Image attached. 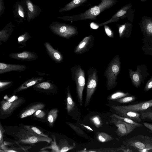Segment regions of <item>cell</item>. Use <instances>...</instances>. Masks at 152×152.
Instances as JSON below:
<instances>
[{
  "mask_svg": "<svg viewBox=\"0 0 152 152\" xmlns=\"http://www.w3.org/2000/svg\"><path fill=\"white\" fill-rule=\"evenodd\" d=\"M118 2L116 0H101L98 4L90 7L83 12L72 16L57 17V18L70 22L87 19L94 20L97 19V16L101 13L111 8Z\"/></svg>",
  "mask_w": 152,
  "mask_h": 152,
  "instance_id": "obj_1",
  "label": "cell"
},
{
  "mask_svg": "<svg viewBox=\"0 0 152 152\" xmlns=\"http://www.w3.org/2000/svg\"><path fill=\"white\" fill-rule=\"evenodd\" d=\"M20 127L21 129L12 133V136L15 139V142L18 144L34 145L40 142H45L49 143L52 141V139L50 137L36 135Z\"/></svg>",
  "mask_w": 152,
  "mask_h": 152,
  "instance_id": "obj_2",
  "label": "cell"
},
{
  "mask_svg": "<svg viewBox=\"0 0 152 152\" xmlns=\"http://www.w3.org/2000/svg\"><path fill=\"white\" fill-rule=\"evenodd\" d=\"M25 101L23 97L15 95L10 97L5 96L0 102V118L4 119L10 116Z\"/></svg>",
  "mask_w": 152,
  "mask_h": 152,
  "instance_id": "obj_3",
  "label": "cell"
},
{
  "mask_svg": "<svg viewBox=\"0 0 152 152\" xmlns=\"http://www.w3.org/2000/svg\"><path fill=\"white\" fill-rule=\"evenodd\" d=\"M121 61L118 55L115 56L110 62L104 72L108 90L115 88L117 84V76L121 70Z\"/></svg>",
  "mask_w": 152,
  "mask_h": 152,
  "instance_id": "obj_4",
  "label": "cell"
},
{
  "mask_svg": "<svg viewBox=\"0 0 152 152\" xmlns=\"http://www.w3.org/2000/svg\"><path fill=\"white\" fill-rule=\"evenodd\" d=\"M72 80L76 85V91L80 105H83V92L85 84V73L80 65H75L70 69Z\"/></svg>",
  "mask_w": 152,
  "mask_h": 152,
  "instance_id": "obj_5",
  "label": "cell"
},
{
  "mask_svg": "<svg viewBox=\"0 0 152 152\" xmlns=\"http://www.w3.org/2000/svg\"><path fill=\"white\" fill-rule=\"evenodd\" d=\"M49 28L55 35L66 39H69L78 34L76 26L64 23L53 22L50 24Z\"/></svg>",
  "mask_w": 152,
  "mask_h": 152,
  "instance_id": "obj_6",
  "label": "cell"
},
{
  "mask_svg": "<svg viewBox=\"0 0 152 152\" xmlns=\"http://www.w3.org/2000/svg\"><path fill=\"white\" fill-rule=\"evenodd\" d=\"M123 143L124 145L132 147L139 151L144 149L148 152L152 151V138L148 136H135L125 140Z\"/></svg>",
  "mask_w": 152,
  "mask_h": 152,
  "instance_id": "obj_7",
  "label": "cell"
},
{
  "mask_svg": "<svg viewBox=\"0 0 152 152\" xmlns=\"http://www.w3.org/2000/svg\"><path fill=\"white\" fill-rule=\"evenodd\" d=\"M88 80L86 94L84 104L85 107L89 104L91 97L96 90L98 85V77L96 69L90 67L88 70Z\"/></svg>",
  "mask_w": 152,
  "mask_h": 152,
  "instance_id": "obj_8",
  "label": "cell"
},
{
  "mask_svg": "<svg viewBox=\"0 0 152 152\" xmlns=\"http://www.w3.org/2000/svg\"><path fill=\"white\" fill-rule=\"evenodd\" d=\"M129 74L133 85L137 88L140 87L142 83H144L149 75L147 66L143 65H137L135 71L129 69Z\"/></svg>",
  "mask_w": 152,
  "mask_h": 152,
  "instance_id": "obj_9",
  "label": "cell"
},
{
  "mask_svg": "<svg viewBox=\"0 0 152 152\" xmlns=\"http://www.w3.org/2000/svg\"><path fill=\"white\" fill-rule=\"evenodd\" d=\"M110 117V121L117 127L116 134L119 136L121 137L126 135L138 127L136 125L126 123L115 117L113 114Z\"/></svg>",
  "mask_w": 152,
  "mask_h": 152,
  "instance_id": "obj_10",
  "label": "cell"
},
{
  "mask_svg": "<svg viewBox=\"0 0 152 152\" xmlns=\"http://www.w3.org/2000/svg\"><path fill=\"white\" fill-rule=\"evenodd\" d=\"M132 4L131 3L127 4L124 6L117 12L114 14L108 20L102 23H97L98 26H101L109 23L117 22L120 19H124L128 17V14L132 12Z\"/></svg>",
  "mask_w": 152,
  "mask_h": 152,
  "instance_id": "obj_11",
  "label": "cell"
},
{
  "mask_svg": "<svg viewBox=\"0 0 152 152\" xmlns=\"http://www.w3.org/2000/svg\"><path fill=\"white\" fill-rule=\"evenodd\" d=\"M94 37L92 35L84 38L76 46L74 52L77 54H81L88 51L94 46Z\"/></svg>",
  "mask_w": 152,
  "mask_h": 152,
  "instance_id": "obj_12",
  "label": "cell"
},
{
  "mask_svg": "<svg viewBox=\"0 0 152 152\" xmlns=\"http://www.w3.org/2000/svg\"><path fill=\"white\" fill-rule=\"evenodd\" d=\"M111 107L118 115L130 118L136 122H140L141 121L139 113L125 109L121 106L112 105Z\"/></svg>",
  "mask_w": 152,
  "mask_h": 152,
  "instance_id": "obj_13",
  "label": "cell"
},
{
  "mask_svg": "<svg viewBox=\"0 0 152 152\" xmlns=\"http://www.w3.org/2000/svg\"><path fill=\"white\" fill-rule=\"evenodd\" d=\"M34 90L42 93L50 94L57 92V87L51 80L43 81L33 86Z\"/></svg>",
  "mask_w": 152,
  "mask_h": 152,
  "instance_id": "obj_14",
  "label": "cell"
},
{
  "mask_svg": "<svg viewBox=\"0 0 152 152\" xmlns=\"http://www.w3.org/2000/svg\"><path fill=\"white\" fill-rule=\"evenodd\" d=\"M45 104L40 102L32 103L21 110L18 114L20 118H25L34 114L37 111L44 109Z\"/></svg>",
  "mask_w": 152,
  "mask_h": 152,
  "instance_id": "obj_15",
  "label": "cell"
},
{
  "mask_svg": "<svg viewBox=\"0 0 152 152\" xmlns=\"http://www.w3.org/2000/svg\"><path fill=\"white\" fill-rule=\"evenodd\" d=\"M139 24L143 37L145 38H151L152 18L147 16L142 17Z\"/></svg>",
  "mask_w": 152,
  "mask_h": 152,
  "instance_id": "obj_16",
  "label": "cell"
},
{
  "mask_svg": "<svg viewBox=\"0 0 152 152\" xmlns=\"http://www.w3.org/2000/svg\"><path fill=\"white\" fill-rule=\"evenodd\" d=\"M3 143L0 148L6 152H28L31 147V145L22 146L15 142H15H4Z\"/></svg>",
  "mask_w": 152,
  "mask_h": 152,
  "instance_id": "obj_17",
  "label": "cell"
},
{
  "mask_svg": "<svg viewBox=\"0 0 152 152\" xmlns=\"http://www.w3.org/2000/svg\"><path fill=\"white\" fill-rule=\"evenodd\" d=\"M46 51L50 58L56 63L59 64L64 60V57L58 50L55 49L48 42L44 43Z\"/></svg>",
  "mask_w": 152,
  "mask_h": 152,
  "instance_id": "obj_18",
  "label": "cell"
},
{
  "mask_svg": "<svg viewBox=\"0 0 152 152\" xmlns=\"http://www.w3.org/2000/svg\"><path fill=\"white\" fill-rule=\"evenodd\" d=\"M9 56L10 58L15 59L28 61H34L38 58V56L36 53L33 51H28L11 53Z\"/></svg>",
  "mask_w": 152,
  "mask_h": 152,
  "instance_id": "obj_19",
  "label": "cell"
},
{
  "mask_svg": "<svg viewBox=\"0 0 152 152\" xmlns=\"http://www.w3.org/2000/svg\"><path fill=\"white\" fill-rule=\"evenodd\" d=\"M26 4L27 9V19L28 21L30 22L39 16L42 10L30 0H26Z\"/></svg>",
  "mask_w": 152,
  "mask_h": 152,
  "instance_id": "obj_20",
  "label": "cell"
},
{
  "mask_svg": "<svg viewBox=\"0 0 152 152\" xmlns=\"http://www.w3.org/2000/svg\"><path fill=\"white\" fill-rule=\"evenodd\" d=\"M152 106V99L139 103L121 107L126 109L138 113L147 110Z\"/></svg>",
  "mask_w": 152,
  "mask_h": 152,
  "instance_id": "obj_21",
  "label": "cell"
},
{
  "mask_svg": "<svg viewBox=\"0 0 152 152\" xmlns=\"http://www.w3.org/2000/svg\"><path fill=\"white\" fill-rule=\"evenodd\" d=\"M45 80V79L42 77H32L25 81L15 89L13 92L12 95H14L20 91L26 89L30 87Z\"/></svg>",
  "mask_w": 152,
  "mask_h": 152,
  "instance_id": "obj_22",
  "label": "cell"
},
{
  "mask_svg": "<svg viewBox=\"0 0 152 152\" xmlns=\"http://www.w3.org/2000/svg\"><path fill=\"white\" fill-rule=\"evenodd\" d=\"M26 68L25 65L0 63V74L11 71L22 72L25 70Z\"/></svg>",
  "mask_w": 152,
  "mask_h": 152,
  "instance_id": "obj_23",
  "label": "cell"
},
{
  "mask_svg": "<svg viewBox=\"0 0 152 152\" xmlns=\"http://www.w3.org/2000/svg\"><path fill=\"white\" fill-rule=\"evenodd\" d=\"M132 24L126 22L122 24H117L119 37L120 38L130 37L133 27Z\"/></svg>",
  "mask_w": 152,
  "mask_h": 152,
  "instance_id": "obj_24",
  "label": "cell"
},
{
  "mask_svg": "<svg viewBox=\"0 0 152 152\" xmlns=\"http://www.w3.org/2000/svg\"><path fill=\"white\" fill-rule=\"evenodd\" d=\"M14 26L10 22L0 31V46L9 39L14 30Z\"/></svg>",
  "mask_w": 152,
  "mask_h": 152,
  "instance_id": "obj_25",
  "label": "cell"
},
{
  "mask_svg": "<svg viewBox=\"0 0 152 152\" xmlns=\"http://www.w3.org/2000/svg\"><path fill=\"white\" fill-rule=\"evenodd\" d=\"M88 0H72L60 9L59 12H62L70 11L73 9L82 6L86 3Z\"/></svg>",
  "mask_w": 152,
  "mask_h": 152,
  "instance_id": "obj_26",
  "label": "cell"
},
{
  "mask_svg": "<svg viewBox=\"0 0 152 152\" xmlns=\"http://www.w3.org/2000/svg\"><path fill=\"white\" fill-rule=\"evenodd\" d=\"M14 17L19 19V21L26 20V15L24 7L19 2L16 3L14 7Z\"/></svg>",
  "mask_w": 152,
  "mask_h": 152,
  "instance_id": "obj_27",
  "label": "cell"
},
{
  "mask_svg": "<svg viewBox=\"0 0 152 152\" xmlns=\"http://www.w3.org/2000/svg\"><path fill=\"white\" fill-rule=\"evenodd\" d=\"M58 146L59 152H66L75 147V143H73V145H71L69 144L68 142L66 139H64L60 140Z\"/></svg>",
  "mask_w": 152,
  "mask_h": 152,
  "instance_id": "obj_28",
  "label": "cell"
},
{
  "mask_svg": "<svg viewBox=\"0 0 152 152\" xmlns=\"http://www.w3.org/2000/svg\"><path fill=\"white\" fill-rule=\"evenodd\" d=\"M66 104L67 113H70L74 108L75 103L72 98L69 86L66 88Z\"/></svg>",
  "mask_w": 152,
  "mask_h": 152,
  "instance_id": "obj_29",
  "label": "cell"
},
{
  "mask_svg": "<svg viewBox=\"0 0 152 152\" xmlns=\"http://www.w3.org/2000/svg\"><path fill=\"white\" fill-rule=\"evenodd\" d=\"M19 126L36 135L46 137H48V135L44 134L41 130L36 126L22 124H20Z\"/></svg>",
  "mask_w": 152,
  "mask_h": 152,
  "instance_id": "obj_30",
  "label": "cell"
},
{
  "mask_svg": "<svg viewBox=\"0 0 152 152\" xmlns=\"http://www.w3.org/2000/svg\"><path fill=\"white\" fill-rule=\"evenodd\" d=\"M58 110L57 109L54 108L48 112L47 119L49 126L52 127L58 116Z\"/></svg>",
  "mask_w": 152,
  "mask_h": 152,
  "instance_id": "obj_31",
  "label": "cell"
},
{
  "mask_svg": "<svg viewBox=\"0 0 152 152\" xmlns=\"http://www.w3.org/2000/svg\"><path fill=\"white\" fill-rule=\"evenodd\" d=\"M97 140L101 142H105L113 140V138L110 135L104 132L98 133L96 136Z\"/></svg>",
  "mask_w": 152,
  "mask_h": 152,
  "instance_id": "obj_32",
  "label": "cell"
},
{
  "mask_svg": "<svg viewBox=\"0 0 152 152\" xmlns=\"http://www.w3.org/2000/svg\"><path fill=\"white\" fill-rule=\"evenodd\" d=\"M129 93H125L122 91H117L110 95L108 97L110 100L115 101V100L125 96L129 95Z\"/></svg>",
  "mask_w": 152,
  "mask_h": 152,
  "instance_id": "obj_33",
  "label": "cell"
},
{
  "mask_svg": "<svg viewBox=\"0 0 152 152\" xmlns=\"http://www.w3.org/2000/svg\"><path fill=\"white\" fill-rule=\"evenodd\" d=\"M91 122L97 128H99L103 125L102 121L100 117L98 115H94L90 118Z\"/></svg>",
  "mask_w": 152,
  "mask_h": 152,
  "instance_id": "obj_34",
  "label": "cell"
},
{
  "mask_svg": "<svg viewBox=\"0 0 152 152\" xmlns=\"http://www.w3.org/2000/svg\"><path fill=\"white\" fill-rule=\"evenodd\" d=\"M113 115L115 117L120 120H121L126 123L136 125L138 127H141L142 126V124L139 123H138L130 118L121 116L115 114H113Z\"/></svg>",
  "mask_w": 152,
  "mask_h": 152,
  "instance_id": "obj_35",
  "label": "cell"
},
{
  "mask_svg": "<svg viewBox=\"0 0 152 152\" xmlns=\"http://www.w3.org/2000/svg\"><path fill=\"white\" fill-rule=\"evenodd\" d=\"M139 112L140 117L141 119L152 120V111L151 110H147Z\"/></svg>",
  "mask_w": 152,
  "mask_h": 152,
  "instance_id": "obj_36",
  "label": "cell"
},
{
  "mask_svg": "<svg viewBox=\"0 0 152 152\" xmlns=\"http://www.w3.org/2000/svg\"><path fill=\"white\" fill-rule=\"evenodd\" d=\"M31 38V36L29 33L26 32L19 37L18 39V42L19 44L22 45L23 46H26V42Z\"/></svg>",
  "mask_w": 152,
  "mask_h": 152,
  "instance_id": "obj_37",
  "label": "cell"
},
{
  "mask_svg": "<svg viewBox=\"0 0 152 152\" xmlns=\"http://www.w3.org/2000/svg\"><path fill=\"white\" fill-rule=\"evenodd\" d=\"M136 99V97L134 96H126L115 100V101L121 104L129 103L134 101Z\"/></svg>",
  "mask_w": 152,
  "mask_h": 152,
  "instance_id": "obj_38",
  "label": "cell"
},
{
  "mask_svg": "<svg viewBox=\"0 0 152 152\" xmlns=\"http://www.w3.org/2000/svg\"><path fill=\"white\" fill-rule=\"evenodd\" d=\"M52 137L53 139V141L52 142L50 145L49 146L44 147L40 150L47 149H51L53 152H59V149L58 145L56 144V141L55 136L52 135Z\"/></svg>",
  "mask_w": 152,
  "mask_h": 152,
  "instance_id": "obj_39",
  "label": "cell"
},
{
  "mask_svg": "<svg viewBox=\"0 0 152 152\" xmlns=\"http://www.w3.org/2000/svg\"><path fill=\"white\" fill-rule=\"evenodd\" d=\"M83 152H118V148H104L98 149L86 150L85 149L82 150Z\"/></svg>",
  "mask_w": 152,
  "mask_h": 152,
  "instance_id": "obj_40",
  "label": "cell"
},
{
  "mask_svg": "<svg viewBox=\"0 0 152 152\" xmlns=\"http://www.w3.org/2000/svg\"><path fill=\"white\" fill-rule=\"evenodd\" d=\"M12 84V82H0V91L7 89L10 87Z\"/></svg>",
  "mask_w": 152,
  "mask_h": 152,
  "instance_id": "obj_41",
  "label": "cell"
},
{
  "mask_svg": "<svg viewBox=\"0 0 152 152\" xmlns=\"http://www.w3.org/2000/svg\"><path fill=\"white\" fill-rule=\"evenodd\" d=\"M104 30L106 34L110 37H114V33L110 28L107 26V25H104Z\"/></svg>",
  "mask_w": 152,
  "mask_h": 152,
  "instance_id": "obj_42",
  "label": "cell"
},
{
  "mask_svg": "<svg viewBox=\"0 0 152 152\" xmlns=\"http://www.w3.org/2000/svg\"><path fill=\"white\" fill-rule=\"evenodd\" d=\"M34 114V116L41 118H44L45 115V113L41 110H37Z\"/></svg>",
  "mask_w": 152,
  "mask_h": 152,
  "instance_id": "obj_43",
  "label": "cell"
},
{
  "mask_svg": "<svg viewBox=\"0 0 152 152\" xmlns=\"http://www.w3.org/2000/svg\"><path fill=\"white\" fill-rule=\"evenodd\" d=\"M152 88V77H151L147 82L144 88V91H147L151 89Z\"/></svg>",
  "mask_w": 152,
  "mask_h": 152,
  "instance_id": "obj_44",
  "label": "cell"
},
{
  "mask_svg": "<svg viewBox=\"0 0 152 152\" xmlns=\"http://www.w3.org/2000/svg\"><path fill=\"white\" fill-rule=\"evenodd\" d=\"M4 132V130L0 122V148L3 142V137Z\"/></svg>",
  "mask_w": 152,
  "mask_h": 152,
  "instance_id": "obj_45",
  "label": "cell"
},
{
  "mask_svg": "<svg viewBox=\"0 0 152 152\" xmlns=\"http://www.w3.org/2000/svg\"><path fill=\"white\" fill-rule=\"evenodd\" d=\"M3 0H0V18L4 12L5 10V7Z\"/></svg>",
  "mask_w": 152,
  "mask_h": 152,
  "instance_id": "obj_46",
  "label": "cell"
},
{
  "mask_svg": "<svg viewBox=\"0 0 152 152\" xmlns=\"http://www.w3.org/2000/svg\"><path fill=\"white\" fill-rule=\"evenodd\" d=\"M144 125L146 127L148 128L151 131H152V125L151 124L144 122L143 123Z\"/></svg>",
  "mask_w": 152,
  "mask_h": 152,
  "instance_id": "obj_47",
  "label": "cell"
},
{
  "mask_svg": "<svg viewBox=\"0 0 152 152\" xmlns=\"http://www.w3.org/2000/svg\"><path fill=\"white\" fill-rule=\"evenodd\" d=\"M80 124L81 125L84 127L86 128V129H87V130L93 131V130L90 127H89L88 126L85 125L83 124Z\"/></svg>",
  "mask_w": 152,
  "mask_h": 152,
  "instance_id": "obj_48",
  "label": "cell"
},
{
  "mask_svg": "<svg viewBox=\"0 0 152 152\" xmlns=\"http://www.w3.org/2000/svg\"><path fill=\"white\" fill-rule=\"evenodd\" d=\"M38 152H49L50 151L46 150V149H44L42 150H40Z\"/></svg>",
  "mask_w": 152,
  "mask_h": 152,
  "instance_id": "obj_49",
  "label": "cell"
},
{
  "mask_svg": "<svg viewBox=\"0 0 152 152\" xmlns=\"http://www.w3.org/2000/svg\"><path fill=\"white\" fill-rule=\"evenodd\" d=\"M4 152V151L1 148H0V152Z\"/></svg>",
  "mask_w": 152,
  "mask_h": 152,
  "instance_id": "obj_50",
  "label": "cell"
}]
</instances>
